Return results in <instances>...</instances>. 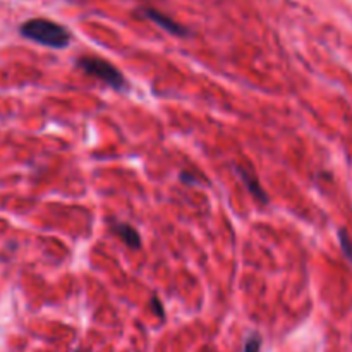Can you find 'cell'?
Returning a JSON list of instances; mask_svg holds the SVG:
<instances>
[{"instance_id": "8992f818", "label": "cell", "mask_w": 352, "mask_h": 352, "mask_svg": "<svg viewBox=\"0 0 352 352\" xmlns=\"http://www.w3.org/2000/svg\"><path fill=\"white\" fill-rule=\"evenodd\" d=\"M339 239H340V246H342L344 254L352 261V241L349 237V234L346 230H340L339 232Z\"/></svg>"}, {"instance_id": "5b68a950", "label": "cell", "mask_w": 352, "mask_h": 352, "mask_svg": "<svg viewBox=\"0 0 352 352\" xmlns=\"http://www.w3.org/2000/svg\"><path fill=\"white\" fill-rule=\"evenodd\" d=\"M112 232L116 234V236H119L120 239H122V243L126 244V246L133 248V250H138V248L141 246L140 234H138V230L134 229L133 226H129V223H124V222L113 223Z\"/></svg>"}, {"instance_id": "277c9868", "label": "cell", "mask_w": 352, "mask_h": 352, "mask_svg": "<svg viewBox=\"0 0 352 352\" xmlns=\"http://www.w3.org/2000/svg\"><path fill=\"white\" fill-rule=\"evenodd\" d=\"M234 168H236V172H237V174H239V177L243 179V182H244V184H246L248 191H250L251 195H253L254 198L258 199V201L263 203V205H267V203H268V195H267V192H265V189L261 188L260 181H258V179L254 177L253 172H250V170H248V168H244V167H234Z\"/></svg>"}, {"instance_id": "ba28073f", "label": "cell", "mask_w": 352, "mask_h": 352, "mask_svg": "<svg viewBox=\"0 0 352 352\" xmlns=\"http://www.w3.org/2000/svg\"><path fill=\"white\" fill-rule=\"evenodd\" d=\"M153 308L157 309V313H158V315H160V316H164V311H162V306H160V302L157 301V298L153 299Z\"/></svg>"}, {"instance_id": "6da1fadb", "label": "cell", "mask_w": 352, "mask_h": 352, "mask_svg": "<svg viewBox=\"0 0 352 352\" xmlns=\"http://www.w3.org/2000/svg\"><path fill=\"white\" fill-rule=\"evenodd\" d=\"M19 33L34 43H40L48 48H57V50L65 48L71 43V33L67 28L55 21L43 19V17H34V19L23 23Z\"/></svg>"}, {"instance_id": "52a82bcc", "label": "cell", "mask_w": 352, "mask_h": 352, "mask_svg": "<svg viewBox=\"0 0 352 352\" xmlns=\"http://www.w3.org/2000/svg\"><path fill=\"white\" fill-rule=\"evenodd\" d=\"M261 347V337L258 333H253L250 336V339L244 344V352H260Z\"/></svg>"}, {"instance_id": "3957f363", "label": "cell", "mask_w": 352, "mask_h": 352, "mask_svg": "<svg viewBox=\"0 0 352 352\" xmlns=\"http://www.w3.org/2000/svg\"><path fill=\"white\" fill-rule=\"evenodd\" d=\"M141 12L144 14V17H148L150 21H153L157 26L164 28L167 33L170 34H177V36H188L189 31L186 30L184 26H181L179 23H175L172 17H168L167 14L160 12V10L157 9H151V7H146V9H141Z\"/></svg>"}, {"instance_id": "7a4b0ae2", "label": "cell", "mask_w": 352, "mask_h": 352, "mask_svg": "<svg viewBox=\"0 0 352 352\" xmlns=\"http://www.w3.org/2000/svg\"><path fill=\"white\" fill-rule=\"evenodd\" d=\"M76 65H78L81 71H85L86 74L93 76V78H98L100 81L107 82L110 88L117 89V91H124V89H127V82L122 72H120L113 64L103 60V58L81 57L76 60Z\"/></svg>"}]
</instances>
